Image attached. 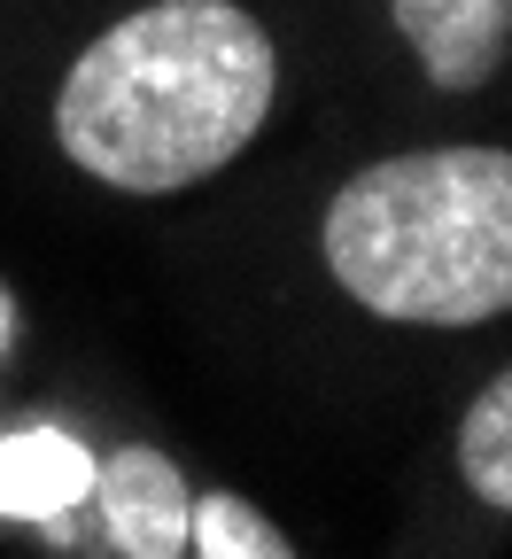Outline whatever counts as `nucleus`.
<instances>
[{
	"label": "nucleus",
	"mask_w": 512,
	"mask_h": 559,
	"mask_svg": "<svg viewBox=\"0 0 512 559\" xmlns=\"http://www.w3.org/2000/svg\"><path fill=\"white\" fill-rule=\"evenodd\" d=\"M434 94H481L512 47V0H389Z\"/></svg>",
	"instance_id": "20e7f679"
},
{
	"label": "nucleus",
	"mask_w": 512,
	"mask_h": 559,
	"mask_svg": "<svg viewBox=\"0 0 512 559\" xmlns=\"http://www.w3.org/2000/svg\"><path fill=\"white\" fill-rule=\"evenodd\" d=\"M94 489V536L117 559H187V521H194V489L156 443H124L86 466Z\"/></svg>",
	"instance_id": "7ed1b4c3"
},
{
	"label": "nucleus",
	"mask_w": 512,
	"mask_h": 559,
	"mask_svg": "<svg viewBox=\"0 0 512 559\" xmlns=\"http://www.w3.org/2000/svg\"><path fill=\"white\" fill-rule=\"evenodd\" d=\"M279 102V39L241 0H140L55 79V148L109 194L217 179Z\"/></svg>",
	"instance_id": "f257e3e1"
},
{
	"label": "nucleus",
	"mask_w": 512,
	"mask_h": 559,
	"mask_svg": "<svg viewBox=\"0 0 512 559\" xmlns=\"http://www.w3.org/2000/svg\"><path fill=\"white\" fill-rule=\"evenodd\" d=\"M459 474L489 513H512V366L459 419Z\"/></svg>",
	"instance_id": "39448f33"
},
{
	"label": "nucleus",
	"mask_w": 512,
	"mask_h": 559,
	"mask_svg": "<svg viewBox=\"0 0 512 559\" xmlns=\"http://www.w3.org/2000/svg\"><path fill=\"white\" fill-rule=\"evenodd\" d=\"M326 280L389 326H489L512 311V148H404L334 187Z\"/></svg>",
	"instance_id": "f03ea898"
},
{
	"label": "nucleus",
	"mask_w": 512,
	"mask_h": 559,
	"mask_svg": "<svg viewBox=\"0 0 512 559\" xmlns=\"http://www.w3.org/2000/svg\"><path fill=\"white\" fill-rule=\"evenodd\" d=\"M187 559H296L279 521H264L234 489H202L194 521H187Z\"/></svg>",
	"instance_id": "423d86ee"
}]
</instances>
